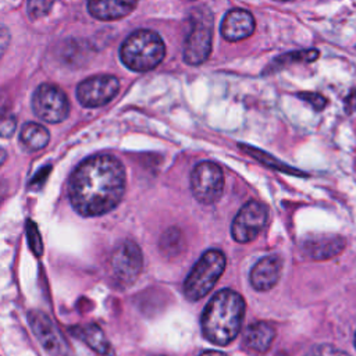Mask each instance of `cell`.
Listing matches in <instances>:
<instances>
[{"label":"cell","instance_id":"obj_19","mask_svg":"<svg viewBox=\"0 0 356 356\" xmlns=\"http://www.w3.org/2000/svg\"><path fill=\"white\" fill-rule=\"evenodd\" d=\"M316 58H318V50H314V49L291 51V53H286V54H282V56L277 57L264 74H267L270 71H275L278 68H284L285 65L292 64V63H310V61H314Z\"/></svg>","mask_w":356,"mask_h":356},{"label":"cell","instance_id":"obj_27","mask_svg":"<svg viewBox=\"0 0 356 356\" xmlns=\"http://www.w3.org/2000/svg\"><path fill=\"white\" fill-rule=\"evenodd\" d=\"M8 43H10V32L3 24H0V58L6 53Z\"/></svg>","mask_w":356,"mask_h":356},{"label":"cell","instance_id":"obj_18","mask_svg":"<svg viewBox=\"0 0 356 356\" xmlns=\"http://www.w3.org/2000/svg\"><path fill=\"white\" fill-rule=\"evenodd\" d=\"M75 335L81 337L97 353L106 355L110 350V343L106 339L103 331L97 325H95V324H89V325L76 328L75 330Z\"/></svg>","mask_w":356,"mask_h":356},{"label":"cell","instance_id":"obj_25","mask_svg":"<svg viewBox=\"0 0 356 356\" xmlns=\"http://www.w3.org/2000/svg\"><path fill=\"white\" fill-rule=\"evenodd\" d=\"M298 96L306 103H309L314 110H323L327 106V99L317 92H302L298 93Z\"/></svg>","mask_w":356,"mask_h":356},{"label":"cell","instance_id":"obj_10","mask_svg":"<svg viewBox=\"0 0 356 356\" xmlns=\"http://www.w3.org/2000/svg\"><path fill=\"white\" fill-rule=\"evenodd\" d=\"M120 82L113 75H95L82 81L76 88V97L83 107H100L115 97Z\"/></svg>","mask_w":356,"mask_h":356},{"label":"cell","instance_id":"obj_30","mask_svg":"<svg viewBox=\"0 0 356 356\" xmlns=\"http://www.w3.org/2000/svg\"><path fill=\"white\" fill-rule=\"evenodd\" d=\"M4 160H6V152H4V150L0 147V167L3 165Z\"/></svg>","mask_w":356,"mask_h":356},{"label":"cell","instance_id":"obj_11","mask_svg":"<svg viewBox=\"0 0 356 356\" xmlns=\"http://www.w3.org/2000/svg\"><path fill=\"white\" fill-rule=\"evenodd\" d=\"M254 31L253 15L243 8L228 11L221 22V35L229 42H238L249 38Z\"/></svg>","mask_w":356,"mask_h":356},{"label":"cell","instance_id":"obj_31","mask_svg":"<svg viewBox=\"0 0 356 356\" xmlns=\"http://www.w3.org/2000/svg\"><path fill=\"white\" fill-rule=\"evenodd\" d=\"M277 1H289V0H277Z\"/></svg>","mask_w":356,"mask_h":356},{"label":"cell","instance_id":"obj_13","mask_svg":"<svg viewBox=\"0 0 356 356\" xmlns=\"http://www.w3.org/2000/svg\"><path fill=\"white\" fill-rule=\"evenodd\" d=\"M282 261L278 256L270 254L261 257L250 270V284L256 291H268L280 280Z\"/></svg>","mask_w":356,"mask_h":356},{"label":"cell","instance_id":"obj_12","mask_svg":"<svg viewBox=\"0 0 356 356\" xmlns=\"http://www.w3.org/2000/svg\"><path fill=\"white\" fill-rule=\"evenodd\" d=\"M29 324L33 334L47 352L54 356H58L64 352V343L61 341V337L46 314L40 312H31Z\"/></svg>","mask_w":356,"mask_h":356},{"label":"cell","instance_id":"obj_22","mask_svg":"<svg viewBox=\"0 0 356 356\" xmlns=\"http://www.w3.org/2000/svg\"><path fill=\"white\" fill-rule=\"evenodd\" d=\"M182 246H184V236L177 227L167 229L160 239V249L163 250L164 254L170 257L177 256L181 252Z\"/></svg>","mask_w":356,"mask_h":356},{"label":"cell","instance_id":"obj_26","mask_svg":"<svg viewBox=\"0 0 356 356\" xmlns=\"http://www.w3.org/2000/svg\"><path fill=\"white\" fill-rule=\"evenodd\" d=\"M28 236H29V243H31L32 249L35 250V253L40 254L42 253V241H40V236L38 234V229H36L35 224H32V222H29Z\"/></svg>","mask_w":356,"mask_h":356},{"label":"cell","instance_id":"obj_8","mask_svg":"<svg viewBox=\"0 0 356 356\" xmlns=\"http://www.w3.org/2000/svg\"><path fill=\"white\" fill-rule=\"evenodd\" d=\"M268 220V210L267 207L257 202L250 200L245 203L241 210L236 213L232 225L231 234L232 238L239 243H246L253 241L260 231L264 228Z\"/></svg>","mask_w":356,"mask_h":356},{"label":"cell","instance_id":"obj_5","mask_svg":"<svg viewBox=\"0 0 356 356\" xmlns=\"http://www.w3.org/2000/svg\"><path fill=\"white\" fill-rule=\"evenodd\" d=\"M225 254L218 249H210L192 267L184 281V293L189 300H199L207 295L225 268Z\"/></svg>","mask_w":356,"mask_h":356},{"label":"cell","instance_id":"obj_16","mask_svg":"<svg viewBox=\"0 0 356 356\" xmlns=\"http://www.w3.org/2000/svg\"><path fill=\"white\" fill-rule=\"evenodd\" d=\"M275 338V328L267 321H257L252 324L245 334V343L256 352H266Z\"/></svg>","mask_w":356,"mask_h":356},{"label":"cell","instance_id":"obj_20","mask_svg":"<svg viewBox=\"0 0 356 356\" xmlns=\"http://www.w3.org/2000/svg\"><path fill=\"white\" fill-rule=\"evenodd\" d=\"M17 127V118L11 111V103L0 90V138H10Z\"/></svg>","mask_w":356,"mask_h":356},{"label":"cell","instance_id":"obj_17","mask_svg":"<svg viewBox=\"0 0 356 356\" xmlns=\"http://www.w3.org/2000/svg\"><path fill=\"white\" fill-rule=\"evenodd\" d=\"M49 131L43 125L36 122H26L19 134L21 145L31 152L43 149L49 143Z\"/></svg>","mask_w":356,"mask_h":356},{"label":"cell","instance_id":"obj_6","mask_svg":"<svg viewBox=\"0 0 356 356\" xmlns=\"http://www.w3.org/2000/svg\"><path fill=\"white\" fill-rule=\"evenodd\" d=\"M191 189L195 199L203 204L217 202L224 191V174L213 161H200L191 174Z\"/></svg>","mask_w":356,"mask_h":356},{"label":"cell","instance_id":"obj_15","mask_svg":"<svg viewBox=\"0 0 356 356\" xmlns=\"http://www.w3.org/2000/svg\"><path fill=\"white\" fill-rule=\"evenodd\" d=\"M138 0H89V13L102 21L122 18L134 11Z\"/></svg>","mask_w":356,"mask_h":356},{"label":"cell","instance_id":"obj_23","mask_svg":"<svg viewBox=\"0 0 356 356\" xmlns=\"http://www.w3.org/2000/svg\"><path fill=\"white\" fill-rule=\"evenodd\" d=\"M54 0H28V15L32 19L44 17L53 7Z\"/></svg>","mask_w":356,"mask_h":356},{"label":"cell","instance_id":"obj_14","mask_svg":"<svg viewBox=\"0 0 356 356\" xmlns=\"http://www.w3.org/2000/svg\"><path fill=\"white\" fill-rule=\"evenodd\" d=\"M345 248L343 236L334 234H318L307 238L303 243L305 253L314 260H325L337 256Z\"/></svg>","mask_w":356,"mask_h":356},{"label":"cell","instance_id":"obj_4","mask_svg":"<svg viewBox=\"0 0 356 356\" xmlns=\"http://www.w3.org/2000/svg\"><path fill=\"white\" fill-rule=\"evenodd\" d=\"M213 14L206 7L192 10L189 15V31L184 42V60L191 65H200L211 53Z\"/></svg>","mask_w":356,"mask_h":356},{"label":"cell","instance_id":"obj_21","mask_svg":"<svg viewBox=\"0 0 356 356\" xmlns=\"http://www.w3.org/2000/svg\"><path fill=\"white\" fill-rule=\"evenodd\" d=\"M241 149H243V152H246L248 154H250L252 157H254L256 160H259L260 163L268 165L270 168H274V170H278V171H282V172H286V174H295V175H302L300 171L298 170H293L292 167L281 163L280 160L274 159L273 156H270L268 153L263 152V150H259L256 147H252V146H246V145H239Z\"/></svg>","mask_w":356,"mask_h":356},{"label":"cell","instance_id":"obj_24","mask_svg":"<svg viewBox=\"0 0 356 356\" xmlns=\"http://www.w3.org/2000/svg\"><path fill=\"white\" fill-rule=\"evenodd\" d=\"M306 356H349V355L334 345L320 343V345L312 346Z\"/></svg>","mask_w":356,"mask_h":356},{"label":"cell","instance_id":"obj_2","mask_svg":"<svg viewBox=\"0 0 356 356\" xmlns=\"http://www.w3.org/2000/svg\"><path fill=\"white\" fill-rule=\"evenodd\" d=\"M245 316V300L232 289L218 291L202 314V330L211 343L224 346L238 335Z\"/></svg>","mask_w":356,"mask_h":356},{"label":"cell","instance_id":"obj_3","mask_svg":"<svg viewBox=\"0 0 356 356\" xmlns=\"http://www.w3.org/2000/svg\"><path fill=\"white\" fill-rule=\"evenodd\" d=\"M163 39L150 29L132 32L120 49L121 61L132 71L145 72L156 68L164 58Z\"/></svg>","mask_w":356,"mask_h":356},{"label":"cell","instance_id":"obj_7","mask_svg":"<svg viewBox=\"0 0 356 356\" xmlns=\"http://www.w3.org/2000/svg\"><path fill=\"white\" fill-rule=\"evenodd\" d=\"M32 108L40 120L56 124L67 118L70 103L65 93L58 86L42 83L33 93Z\"/></svg>","mask_w":356,"mask_h":356},{"label":"cell","instance_id":"obj_1","mask_svg":"<svg viewBox=\"0 0 356 356\" xmlns=\"http://www.w3.org/2000/svg\"><path fill=\"white\" fill-rule=\"evenodd\" d=\"M125 192V171L118 159L97 154L82 161L72 172L68 196L74 209L88 217L113 210Z\"/></svg>","mask_w":356,"mask_h":356},{"label":"cell","instance_id":"obj_32","mask_svg":"<svg viewBox=\"0 0 356 356\" xmlns=\"http://www.w3.org/2000/svg\"><path fill=\"white\" fill-rule=\"evenodd\" d=\"M355 346H356V335H355Z\"/></svg>","mask_w":356,"mask_h":356},{"label":"cell","instance_id":"obj_29","mask_svg":"<svg viewBox=\"0 0 356 356\" xmlns=\"http://www.w3.org/2000/svg\"><path fill=\"white\" fill-rule=\"evenodd\" d=\"M199 356H227V355L222 352H218V350H206V352L200 353Z\"/></svg>","mask_w":356,"mask_h":356},{"label":"cell","instance_id":"obj_9","mask_svg":"<svg viewBox=\"0 0 356 356\" xmlns=\"http://www.w3.org/2000/svg\"><path fill=\"white\" fill-rule=\"evenodd\" d=\"M143 257L140 248L134 241L121 242L113 252L110 266L113 277L120 282L129 285L140 274Z\"/></svg>","mask_w":356,"mask_h":356},{"label":"cell","instance_id":"obj_28","mask_svg":"<svg viewBox=\"0 0 356 356\" xmlns=\"http://www.w3.org/2000/svg\"><path fill=\"white\" fill-rule=\"evenodd\" d=\"M345 108L348 113H353L356 110V90L350 92L345 99Z\"/></svg>","mask_w":356,"mask_h":356}]
</instances>
